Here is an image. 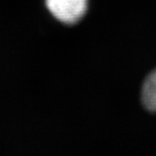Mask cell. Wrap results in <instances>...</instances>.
Masks as SVG:
<instances>
[{
  "label": "cell",
  "mask_w": 156,
  "mask_h": 156,
  "mask_svg": "<svg viewBox=\"0 0 156 156\" xmlns=\"http://www.w3.org/2000/svg\"><path fill=\"white\" fill-rule=\"evenodd\" d=\"M141 99L145 108L151 113H156V69L145 79Z\"/></svg>",
  "instance_id": "obj_2"
},
{
  "label": "cell",
  "mask_w": 156,
  "mask_h": 156,
  "mask_svg": "<svg viewBox=\"0 0 156 156\" xmlns=\"http://www.w3.org/2000/svg\"><path fill=\"white\" fill-rule=\"evenodd\" d=\"M50 12L65 24H74L87 12V0H46Z\"/></svg>",
  "instance_id": "obj_1"
}]
</instances>
